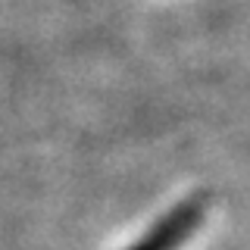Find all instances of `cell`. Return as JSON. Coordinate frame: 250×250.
I'll use <instances>...</instances> for the list:
<instances>
[{"label":"cell","instance_id":"cell-1","mask_svg":"<svg viewBox=\"0 0 250 250\" xmlns=\"http://www.w3.org/2000/svg\"><path fill=\"white\" fill-rule=\"evenodd\" d=\"M203 216H207V197H200V194L197 197H188L185 203H178L175 209H169V213L141 241H135L128 250H178L203 225Z\"/></svg>","mask_w":250,"mask_h":250}]
</instances>
